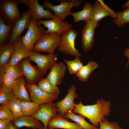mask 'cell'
<instances>
[{
    "label": "cell",
    "mask_w": 129,
    "mask_h": 129,
    "mask_svg": "<svg viewBox=\"0 0 129 129\" xmlns=\"http://www.w3.org/2000/svg\"><path fill=\"white\" fill-rule=\"evenodd\" d=\"M14 49L13 43H8L0 46V66L4 67L9 62Z\"/></svg>",
    "instance_id": "cb8c5ba5"
},
{
    "label": "cell",
    "mask_w": 129,
    "mask_h": 129,
    "mask_svg": "<svg viewBox=\"0 0 129 129\" xmlns=\"http://www.w3.org/2000/svg\"><path fill=\"white\" fill-rule=\"evenodd\" d=\"M74 105L73 112L87 118L93 126L97 128L99 123L105 116H108L111 111L110 102L102 98L98 99L94 105H84L80 101L78 104L75 103Z\"/></svg>",
    "instance_id": "6da1fadb"
},
{
    "label": "cell",
    "mask_w": 129,
    "mask_h": 129,
    "mask_svg": "<svg viewBox=\"0 0 129 129\" xmlns=\"http://www.w3.org/2000/svg\"><path fill=\"white\" fill-rule=\"evenodd\" d=\"M26 33L22 36V43L28 50L32 51L33 47L37 41L46 31L41 25L38 24L37 21L32 19Z\"/></svg>",
    "instance_id": "8992f818"
},
{
    "label": "cell",
    "mask_w": 129,
    "mask_h": 129,
    "mask_svg": "<svg viewBox=\"0 0 129 129\" xmlns=\"http://www.w3.org/2000/svg\"><path fill=\"white\" fill-rule=\"evenodd\" d=\"M3 67L6 73L15 80L24 76L18 64L14 65L7 64Z\"/></svg>",
    "instance_id": "836d02e7"
},
{
    "label": "cell",
    "mask_w": 129,
    "mask_h": 129,
    "mask_svg": "<svg viewBox=\"0 0 129 129\" xmlns=\"http://www.w3.org/2000/svg\"><path fill=\"white\" fill-rule=\"evenodd\" d=\"M25 86L30 94L31 100L38 105L53 102L59 97V95L47 92L35 84L26 83Z\"/></svg>",
    "instance_id": "ba28073f"
},
{
    "label": "cell",
    "mask_w": 129,
    "mask_h": 129,
    "mask_svg": "<svg viewBox=\"0 0 129 129\" xmlns=\"http://www.w3.org/2000/svg\"><path fill=\"white\" fill-rule=\"evenodd\" d=\"M98 66V64L92 61L89 62L87 64L82 67L75 74V76L81 81L86 82L92 72Z\"/></svg>",
    "instance_id": "7402d4cb"
},
{
    "label": "cell",
    "mask_w": 129,
    "mask_h": 129,
    "mask_svg": "<svg viewBox=\"0 0 129 129\" xmlns=\"http://www.w3.org/2000/svg\"><path fill=\"white\" fill-rule=\"evenodd\" d=\"M28 57L24 59L18 64L27 83L34 84L37 81L40 80L43 75L37 66L31 64Z\"/></svg>",
    "instance_id": "8fae6325"
},
{
    "label": "cell",
    "mask_w": 129,
    "mask_h": 129,
    "mask_svg": "<svg viewBox=\"0 0 129 129\" xmlns=\"http://www.w3.org/2000/svg\"></svg>",
    "instance_id": "b9f144b4"
},
{
    "label": "cell",
    "mask_w": 129,
    "mask_h": 129,
    "mask_svg": "<svg viewBox=\"0 0 129 129\" xmlns=\"http://www.w3.org/2000/svg\"><path fill=\"white\" fill-rule=\"evenodd\" d=\"M13 43V50L8 64L14 65L18 64L24 59L28 57L30 52L23 44L22 36Z\"/></svg>",
    "instance_id": "9a60e30c"
},
{
    "label": "cell",
    "mask_w": 129,
    "mask_h": 129,
    "mask_svg": "<svg viewBox=\"0 0 129 129\" xmlns=\"http://www.w3.org/2000/svg\"><path fill=\"white\" fill-rule=\"evenodd\" d=\"M48 128V129H83L77 124L68 121V119L59 114L50 120Z\"/></svg>",
    "instance_id": "ac0fdd59"
},
{
    "label": "cell",
    "mask_w": 129,
    "mask_h": 129,
    "mask_svg": "<svg viewBox=\"0 0 129 129\" xmlns=\"http://www.w3.org/2000/svg\"><path fill=\"white\" fill-rule=\"evenodd\" d=\"M40 105L39 109L32 117L42 122L44 129H48V124L50 120L57 114V108L53 102Z\"/></svg>",
    "instance_id": "4fadbf2b"
},
{
    "label": "cell",
    "mask_w": 129,
    "mask_h": 129,
    "mask_svg": "<svg viewBox=\"0 0 129 129\" xmlns=\"http://www.w3.org/2000/svg\"><path fill=\"white\" fill-rule=\"evenodd\" d=\"M93 9V5L91 3H85L82 9L80 11L72 12L74 22L77 23L80 21L85 22L91 20Z\"/></svg>",
    "instance_id": "44dd1931"
},
{
    "label": "cell",
    "mask_w": 129,
    "mask_h": 129,
    "mask_svg": "<svg viewBox=\"0 0 129 129\" xmlns=\"http://www.w3.org/2000/svg\"><path fill=\"white\" fill-rule=\"evenodd\" d=\"M27 6L32 19L37 21L43 18L50 19L54 16L50 10H44L43 5L39 4L38 0H28Z\"/></svg>",
    "instance_id": "2e32d148"
},
{
    "label": "cell",
    "mask_w": 129,
    "mask_h": 129,
    "mask_svg": "<svg viewBox=\"0 0 129 129\" xmlns=\"http://www.w3.org/2000/svg\"><path fill=\"white\" fill-rule=\"evenodd\" d=\"M97 0L99 2L102 7L108 12L110 16L113 19L116 18L117 16V13L115 12L113 10L105 4L103 0Z\"/></svg>",
    "instance_id": "8d00e7d4"
},
{
    "label": "cell",
    "mask_w": 129,
    "mask_h": 129,
    "mask_svg": "<svg viewBox=\"0 0 129 129\" xmlns=\"http://www.w3.org/2000/svg\"><path fill=\"white\" fill-rule=\"evenodd\" d=\"M124 56L128 59V61L126 67L127 68L129 63V49L128 48H126V50L124 51Z\"/></svg>",
    "instance_id": "f35d334b"
},
{
    "label": "cell",
    "mask_w": 129,
    "mask_h": 129,
    "mask_svg": "<svg viewBox=\"0 0 129 129\" xmlns=\"http://www.w3.org/2000/svg\"><path fill=\"white\" fill-rule=\"evenodd\" d=\"M38 85L40 89L48 93L59 95L60 93L58 86L53 85L46 78H42L39 81Z\"/></svg>",
    "instance_id": "f1b7e54d"
},
{
    "label": "cell",
    "mask_w": 129,
    "mask_h": 129,
    "mask_svg": "<svg viewBox=\"0 0 129 129\" xmlns=\"http://www.w3.org/2000/svg\"><path fill=\"white\" fill-rule=\"evenodd\" d=\"M59 5H54L48 0L43 2V5L44 8L51 10L57 17L64 21L67 17L71 15V10L72 7H78L82 3L79 0H58Z\"/></svg>",
    "instance_id": "5b68a950"
},
{
    "label": "cell",
    "mask_w": 129,
    "mask_h": 129,
    "mask_svg": "<svg viewBox=\"0 0 129 129\" xmlns=\"http://www.w3.org/2000/svg\"><path fill=\"white\" fill-rule=\"evenodd\" d=\"M99 125L97 129H123L116 122H110L106 117L99 123Z\"/></svg>",
    "instance_id": "d590c367"
},
{
    "label": "cell",
    "mask_w": 129,
    "mask_h": 129,
    "mask_svg": "<svg viewBox=\"0 0 129 129\" xmlns=\"http://www.w3.org/2000/svg\"><path fill=\"white\" fill-rule=\"evenodd\" d=\"M21 101L15 96L9 100L7 104L14 115L17 118L24 116L21 108Z\"/></svg>",
    "instance_id": "83f0119b"
},
{
    "label": "cell",
    "mask_w": 129,
    "mask_h": 129,
    "mask_svg": "<svg viewBox=\"0 0 129 129\" xmlns=\"http://www.w3.org/2000/svg\"><path fill=\"white\" fill-rule=\"evenodd\" d=\"M21 106L22 112L24 116H32L38 110L40 105L33 102L21 101Z\"/></svg>",
    "instance_id": "d4e9b609"
},
{
    "label": "cell",
    "mask_w": 129,
    "mask_h": 129,
    "mask_svg": "<svg viewBox=\"0 0 129 129\" xmlns=\"http://www.w3.org/2000/svg\"><path fill=\"white\" fill-rule=\"evenodd\" d=\"M0 119H5L12 122L17 118L14 115L7 105L0 106Z\"/></svg>",
    "instance_id": "e575fe53"
},
{
    "label": "cell",
    "mask_w": 129,
    "mask_h": 129,
    "mask_svg": "<svg viewBox=\"0 0 129 129\" xmlns=\"http://www.w3.org/2000/svg\"><path fill=\"white\" fill-rule=\"evenodd\" d=\"M16 80L6 73L2 67H0V86L13 89Z\"/></svg>",
    "instance_id": "4dcf8cb0"
},
{
    "label": "cell",
    "mask_w": 129,
    "mask_h": 129,
    "mask_svg": "<svg viewBox=\"0 0 129 129\" xmlns=\"http://www.w3.org/2000/svg\"><path fill=\"white\" fill-rule=\"evenodd\" d=\"M18 1L1 0L0 1V15L7 24L14 25L22 16L18 7Z\"/></svg>",
    "instance_id": "7a4b0ae2"
},
{
    "label": "cell",
    "mask_w": 129,
    "mask_h": 129,
    "mask_svg": "<svg viewBox=\"0 0 129 129\" xmlns=\"http://www.w3.org/2000/svg\"><path fill=\"white\" fill-rule=\"evenodd\" d=\"M17 128L11 121L9 123L7 129H17Z\"/></svg>",
    "instance_id": "ab89813d"
},
{
    "label": "cell",
    "mask_w": 129,
    "mask_h": 129,
    "mask_svg": "<svg viewBox=\"0 0 129 129\" xmlns=\"http://www.w3.org/2000/svg\"><path fill=\"white\" fill-rule=\"evenodd\" d=\"M15 96L13 89L0 86V104L7 105L9 100Z\"/></svg>",
    "instance_id": "d6a6232c"
},
{
    "label": "cell",
    "mask_w": 129,
    "mask_h": 129,
    "mask_svg": "<svg viewBox=\"0 0 129 129\" xmlns=\"http://www.w3.org/2000/svg\"><path fill=\"white\" fill-rule=\"evenodd\" d=\"M93 5V9L91 20L98 23L102 19L110 16L97 0L95 1Z\"/></svg>",
    "instance_id": "484cf974"
},
{
    "label": "cell",
    "mask_w": 129,
    "mask_h": 129,
    "mask_svg": "<svg viewBox=\"0 0 129 129\" xmlns=\"http://www.w3.org/2000/svg\"><path fill=\"white\" fill-rule=\"evenodd\" d=\"M17 128L25 127L33 129H44L39 120L30 116H23L13 122Z\"/></svg>",
    "instance_id": "d6986e66"
},
{
    "label": "cell",
    "mask_w": 129,
    "mask_h": 129,
    "mask_svg": "<svg viewBox=\"0 0 129 129\" xmlns=\"http://www.w3.org/2000/svg\"><path fill=\"white\" fill-rule=\"evenodd\" d=\"M122 7L125 9L129 7V0L124 3Z\"/></svg>",
    "instance_id": "60d3db41"
},
{
    "label": "cell",
    "mask_w": 129,
    "mask_h": 129,
    "mask_svg": "<svg viewBox=\"0 0 129 129\" xmlns=\"http://www.w3.org/2000/svg\"><path fill=\"white\" fill-rule=\"evenodd\" d=\"M13 25L6 24L0 16V45L4 44L10 37Z\"/></svg>",
    "instance_id": "4316f807"
},
{
    "label": "cell",
    "mask_w": 129,
    "mask_h": 129,
    "mask_svg": "<svg viewBox=\"0 0 129 129\" xmlns=\"http://www.w3.org/2000/svg\"><path fill=\"white\" fill-rule=\"evenodd\" d=\"M99 26L98 23L91 20L85 22L81 32V44L83 50L86 52L92 48L94 41L95 28Z\"/></svg>",
    "instance_id": "30bf717a"
},
{
    "label": "cell",
    "mask_w": 129,
    "mask_h": 129,
    "mask_svg": "<svg viewBox=\"0 0 129 129\" xmlns=\"http://www.w3.org/2000/svg\"><path fill=\"white\" fill-rule=\"evenodd\" d=\"M26 79L22 76L16 80L13 88L15 96L21 101L31 102L30 97L25 86Z\"/></svg>",
    "instance_id": "ffe728a7"
},
{
    "label": "cell",
    "mask_w": 129,
    "mask_h": 129,
    "mask_svg": "<svg viewBox=\"0 0 129 129\" xmlns=\"http://www.w3.org/2000/svg\"><path fill=\"white\" fill-rule=\"evenodd\" d=\"M39 25L43 24L44 28L47 27V30L45 32L56 33L61 35L72 28V25L67 22H64L60 18L54 15L50 20L37 21Z\"/></svg>",
    "instance_id": "9c48e42d"
},
{
    "label": "cell",
    "mask_w": 129,
    "mask_h": 129,
    "mask_svg": "<svg viewBox=\"0 0 129 129\" xmlns=\"http://www.w3.org/2000/svg\"><path fill=\"white\" fill-rule=\"evenodd\" d=\"M64 61L66 63L69 73L70 75L76 74L83 66L79 57H75L73 60L65 59Z\"/></svg>",
    "instance_id": "f546056e"
},
{
    "label": "cell",
    "mask_w": 129,
    "mask_h": 129,
    "mask_svg": "<svg viewBox=\"0 0 129 129\" xmlns=\"http://www.w3.org/2000/svg\"><path fill=\"white\" fill-rule=\"evenodd\" d=\"M63 116L67 119H69L75 122L83 129H97L98 128L87 122L83 116L81 115L76 114L72 111H68Z\"/></svg>",
    "instance_id": "603a6c76"
},
{
    "label": "cell",
    "mask_w": 129,
    "mask_h": 129,
    "mask_svg": "<svg viewBox=\"0 0 129 129\" xmlns=\"http://www.w3.org/2000/svg\"><path fill=\"white\" fill-rule=\"evenodd\" d=\"M67 69L63 62L56 63L50 69L46 78L53 85L57 86L61 84Z\"/></svg>",
    "instance_id": "e0dca14e"
},
{
    "label": "cell",
    "mask_w": 129,
    "mask_h": 129,
    "mask_svg": "<svg viewBox=\"0 0 129 129\" xmlns=\"http://www.w3.org/2000/svg\"><path fill=\"white\" fill-rule=\"evenodd\" d=\"M60 35L54 33H45L37 41L32 51L40 53L46 52L49 54L54 53L58 47Z\"/></svg>",
    "instance_id": "277c9868"
},
{
    "label": "cell",
    "mask_w": 129,
    "mask_h": 129,
    "mask_svg": "<svg viewBox=\"0 0 129 129\" xmlns=\"http://www.w3.org/2000/svg\"><path fill=\"white\" fill-rule=\"evenodd\" d=\"M117 14V17L113 19V22L117 27H121L125 23H129V7L122 11H118Z\"/></svg>",
    "instance_id": "1f68e13d"
},
{
    "label": "cell",
    "mask_w": 129,
    "mask_h": 129,
    "mask_svg": "<svg viewBox=\"0 0 129 129\" xmlns=\"http://www.w3.org/2000/svg\"><path fill=\"white\" fill-rule=\"evenodd\" d=\"M79 34L76 30L71 28L61 35L57 50L67 56L81 57V54L75 46V40Z\"/></svg>",
    "instance_id": "3957f363"
},
{
    "label": "cell",
    "mask_w": 129,
    "mask_h": 129,
    "mask_svg": "<svg viewBox=\"0 0 129 129\" xmlns=\"http://www.w3.org/2000/svg\"></svg>",
    "instance_id": "7bdbcfd3"
},
{
    "label": "cell",
    "mask_w": 129,
    "mask_h": 129,
    "mask_svg": "<svg viewBox=\"0 0 129 129\" xmlns=\"http://www.w3.org/2000/svg\"><path fill=\"white\" fill-rule=\"evenodd\" d=\"M57 57L58 54L54 53L45 55L32 51L30 52L28 58L30 61L36 63L37 66L43 75L46 74L48 69H50L57 63Z\"/></svg>",
    "instance_id": "52a82bcc"
},
{
    "label": "cell",
    "mask_w": 129,
    "mask_h": 129,
    "mask_svg": "<svg viewBox=\"0 0 129 129\" xmlns=\"http://www.w3.org/2000/svg\"><path fill=\"white\" fill-rule=\"evenodd\" d=\"M10 121L5 119H0V129H7Z\"/></svg>",
    "instance_id": "74e56055"
},
{
    "label": "cell",
    "mask_w": 129,
    "mask_h": 129,
    "mask_svg": "<svg viewBox=\"0 0 129 129\" xmlns=\"http://www.w3.org/2000/svg\"><path fill=\"white\" fill-rule=\"evenodd\" d=\"M78 97L75 86L72 85L69 88L67 93L65 97L55 103V106L57 108V113L63 116L68 111L73 110L75 108L74 100Z\"/></svg>",
    "instance_id": "7c38bea8"
},
{
    "label": "cell",
    "mask_w": 129,
    "mask_h": 129,
    "mask_svg": "<svg viewBox=\"0 0 129 129\" xmlns=\"http://www.w3.org/2000/svg\"><path fill=\"white\" fill-rule=\"evenodd\" d=\"M31 20L29 9L24 11L22 17L13 25L8 43H13L26 29L28 28Z\"/></svg>",
    "instance_id": "5bb4252c"
}]
</instances>
